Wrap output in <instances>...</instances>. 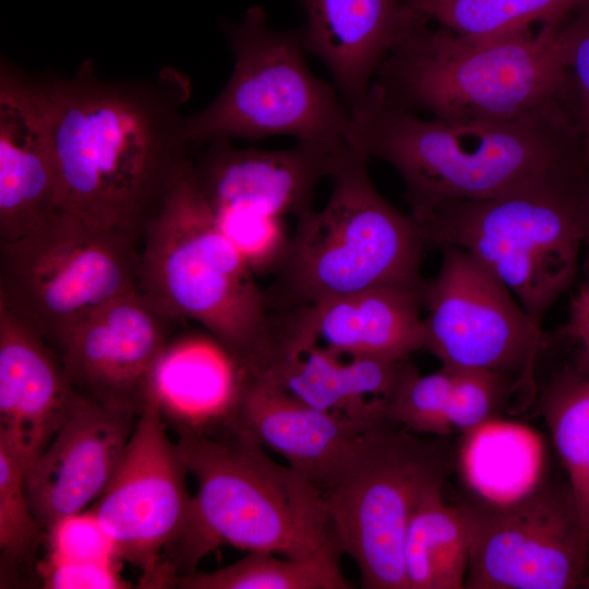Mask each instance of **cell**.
<instances>
[{"label": "cell", "instance_id": "obj_1", "mask_svg": "<svg viewBox=\"0 0 589 589\" xmlns=\"http://www.w3.org/2000/svg\"><path fill=\"white\" fill-rule=\"evenodd\" d=\"M61 209L103 229L142 231L180 165L192 154L182 107L187 75L100 79L91 59L46 81Z\"/></svg>", "mask_w": 589, "mask_h": 589}, {"label": "cell", "instance_id": "obj_2", "mask_svg": "<svg viewBox=\"0 0 589 589\" xmlns=\"http://www.w3.org/2000/svg\"><path fill=\"white\" fill-rule=\"evenodd\" d=\"M350 116V146L397 171L414 219L450 201L496 195L584 153L566 104L502 122L445 120L388 105L370 88Z\"/></svg>", "mask_w": 589, "mask_h": 589}, {"label": "cell", "instance_id": "obj_3", "mask_svg": "<svg viewBox=\"0 0 589 589\" xmlns=\"http://www.w3.org/2000/svg\"><path fill=\"white\" fill-rule=\"evenodd\" d=\"M177 430L197 490L188 528L165 558L175 580L195 572L202 557L221 544L289 558L339 550L316 484L276 462L244 429L226 418L203 429Z\"/></svg>", "mask_w": 589, "mask_h": 589}, {"label": "cell", "instance_id": "obj_4", "mask_svg": "<svg viewBox=\"0 0 589 589\" xmlns=\"http://www.w3.org/2000/svg\"><path fill=\"white\" fill-rule=\"evenodd\" d=\"M562 23L467 36L421 22L389 52L371 88L388 105L445 120L502 122L574 107Z\"/></svg>", "mask_w": 589, "mask_h": 589}, {"label": "cell", "instance_id": "obj_5", "mask_svg": "<svg viewBox=\"0 0 589 589\" xmlns=\"http://www.w3.org/2000/svg\"><path fill=\"white\" fill-rule=\"evenodd\" d=\"M137 289L170 323L200 324L243 371L267 364L273 329L264 289L218 226L192 155L142 231Z\"/></svg>", "mask_w": 589, "mask_h": 589}, {"label": "cell", "instance_id": "obj_6", "mask_svg": "<svg viewBox=\"0 0 589 589\" xmlns=\"http://www.w3.org/2000/svg\"><path fill=\"white\" fill-rule=\"evenodd\" d=\"M414 220L429 249L470 254L541 326L577 273L585 239L584 158L490 197L444 203Z\"/></svg>", "mask_w": 589, "mask_h": 589}, {"label": "cell", "instance_id": "obj_7", "mask_svg": "<svg viewBox=\"0 0 589 589\" xmlns=\"http://www.w3.org/2000/svg\"><path fill=\"white\" fill-rule=\"evenodd\" d=\"M369 157L352 147L332 175L321 209L297 219L287 252L264 289L271 314L385 285L418 286L425 236L373 184Z\"/></svg>", "mask_w": 589, "mask_h": 589}, {"label": "cell", "instance_id": "obj_8", "mask_svg": "<svg viewBox=\"0 0 589 589\" xmlns=\"http://www.w3.org/2000/svg\"><path fill=\"white\" fill-rule=\"evenodd\" d=\"M446 436L386 422L364 432L317 484L337 545L366 589H408L404 545L422 497L445 485L456 458Z\"/></svg>", "mask_w": 589, "mask_h": 589}, {"label": "cell", "instance_id": "obj_9", "mask_svg": "<svg viewBox=\"0 0 589 589\" xmlns=\"http://www.w3.org/2000/svg\"><path fill=\"white\" fill-rule=\"evenodd\" d=\"M227 34L235 55L231 75L204 109L187 116L192 149L218 139L291 136L297 144L347 153L350 109L334 85L310 70L300 33L276 31L253 7Z\"/></svg>", "mask_w": 589, "mask_h": 589}, {"label": "cell", "instance_id": "obj_10", "mask_svg": "<svg viewBox=\"0 0 589 589\" xmlns=\"http://www.w3.org/2000/svg\"><path fill=\"white\" fill-rule=\"evenodd\" d=\"M140 238L94 227L68 212L0 242V306L57 353L72 330L112 299L134 290Z\"/></svg>", "mask_w": 589, "mask_h": 589}, {"label": "cell", "instance_id": "obj_11", "mask_svg": "<svg viewBox=\"0 0 589 589\" xmlns=\"http://www.w3.org/2000/svg\"><path fill=\"white\" fill-rule=\"evenodd\" d=\"M468 531V589H572L584 585L589 536L566 481L540 480L522 494L460 498Z\"/></svg>", "mask_w": 589, "mask_h": 589}, {"label": "cell", "instance_id": "obj_12", "mask_svg": "<svg viewBox=\"0 0 589 589\" xmlns=\"http://www.w3.org/2000/svg\"><path fill=\"white\" fill-rule=\"evenodd\" d=\"M441 266L424 279L423 349L442 364L488 370L534 393V369L548 335L510 291L470 254L442 249Z\"/></svg>", "mask_w": 589, "mask_h": 589}, {"label": "cell", "instance_id": "obj_13", "mask_svg": "<svg viewBox=\"0 0 589 589\" xmlns=\"http://www.w3.org/2000/svg\"><path fill=\"white\" fill-rule=\"evenodd\" d=\"M188 473L178 444L167 434L155 390L112 479L87 508L110 538L117 557L141 572L144 588H167L165 558L191 517Z\"/></svg>", "mask_w": 589, "mask_h": 589}, {"label": "cell", "instance_id": "obj_14", "mask_svg": "<svg viewBox=\"0 0 589 589\" xmlns=\"http://www.w3.org/2000/svg\"><path fill=\"white\" fill-rule=\"evenodd\" d=\"M173 325L136 288L89 314L57 356L82 395L106 408L140 416L156 390Z\"/></svg>", "mask_w": 589, "mask_h": 589}, {"label": "cell", "instance_id": "obj_15", "mask_svg": "<svg viewBox=\"0 0 589 589\" xmlns=\"http://www.w3.org/2000/svg\"><path fill=\"white\" fill-rule=\"evenodd\" d=\"M0 242L62 212L46 81L0 68Z\"/></svg>", "mask_w": 589, "mask_h": 589}, {"label": "cell", "instance_id": "obj_16", "mask_svg": "<svg viewBox=\"0 0 589 589\" xmlns=\"http://www.w3.org/2000/svg\"><path fill=\"white\" fill-rule=\"evenodd\" d=\"M423 283L372 287L272 314L274 346L313 342L345 357L407 360L423 349Z\"/></svg>", "mask_w": 589, "mask_h": 589}, {"label": "cell", "instance_id": "obj_17", "mask_svg": "<svg viewBox=\"0 0 589 589\" xmlns=\"http://www.w3.org/2000/svg\"><path fill=\"white\" fill-rule=\"evenodd\" d=\"M139 416L85 398L26 470L32 509L47 533L89 508L112 479Z\"/></svg>", "mask_w": 589, "mask_h": 589}, {"label": "cell", "instance_id": "obj_18", "mask_svg": "<svg viewBox=\"0 0 589 589\" xmlns=\"http://www.w3.org/2000/svg\"><path fill=\"white\" fill-rule=\"evenodd\" d=\"M202 147L192 156L193 169L213 209L244 208L296 220L314 209L316 185L352 148L342 155L302 144L280 151L239 148L229 139Z\"/></svg>", "mask_w": 589, "mask_h": 589}, {"label": "cell", "instance_id": "obj_19", "mask_svg": "<svg viewBox=\"0 0 589 589\" xmlns=\"http://www.w3.org/2000/svg\"><path fill=\"white\" fill-rule=\"evenodd\" d=\"M85 398L49 345L0 306V438L26 470Z\"/></svg>", "mask_w": 589, "mask_h": 589}, {"label": "cell", "instance_id": "obj_20", "mask_svg": "<svg viewBox=\"0 0 589 589\" xmlns=\"http://www.w3.org/2000/svg\"><path fill=\"white\" fill-rule=\"evenodd\" d=\"M300 1L304 48L327 68L349 109L365 98L389 52L424 21L405 0Z\"/></svg>", "mask_w": 589, "mask_h": 589}, {"label": "cell", "instance_id": "obj_21", "mask_svg": "<svg viewBox=\"0 0 589 589\" xmlns=\"http://www.w3.org/2000/svg\"><path fill=\"white\" fill-rule=\"evenodd\" d=\"M228 419L262 446L281 456L316 486L360 435L377 426L317 409L289 393L265 372H243Z\"/></svg>", "mask_w": 589, "mask_h": 589}, {"label": "cell", "instance_id": "obj_22", "mask_svg": "<svg viewBox=\"0 0 589 589\" xmlns=\"http://www.w3.org/2000/svg\"><path fill=\"white\" fill-rule=\"evenodd\" d=\"M411 363L345 357L317 344L275 349L265 372L304 402L380 425ZM256 373V372H255Z\"/></svg>", "mask_w": 589, "mask_h": 589}, {"label": "cell", "instance_id": "obj_23", "mask_svg": "<svg viewBox=\"0 0 589 589\" xmlns=\"http://www.w3.org/2000/svg\"><path fill=\"white\" fill-rule=\"evenodd\" d=\"M243 371L214 336L194 335L170 344L156 392L161 410L171 407L177 428L203 429L231 413Z\"/></svg>", "mask_w": 589, "mask_h": 589}, {"label": "cell", "instance_id": "obj_24", "mask_svg": "<svg viewBox=\"0 0 589 589\" xmlns=\"http://www.w3.org/2000/svg\"><path fill=\"white\" fill-rule=\"evenodd\" d=\"M469 564L465 519L444 497V485L428 492L410 519L404 545L408 589H462Z\"/></svg>", "mask_w": 589, "mask_h": 589}, {"label": "cell", "instance_id": "obj_25", "mask_svg": "<svg viewBox=\"0 0 589 589\" xmlns=\"http://www.w3.org/2000/svg\"><path fill=\"white\" fill-rule=\"evenodd\" d=\"M540 412L589 536V366L577 361L556 372L540 395Z\"/></svg>", "mask_w": 589, "mask_h": 589}, {"label": "cell", "instance_id": "obj_26", "mask_svg": "<svg viewBox=\"0 0 589 589\" xmlns=\"http://www.w3.org/2000/svg\"><path fill=\"white\" fill-rule=\"evenodd\" d=\"M341 552L328 549L306 558L271 552H247L239 561L214 572L178 577L181 589H350L339 565Z\"/></svg>", "mask_w": 589, "mask_h": 589}, {"label": "cell", "instance_id": "obj_27", "mask_svg": "<svg viewBox=\"0 0 589 589\" xmlns=\"http://www.w3.org/2000/svg\"><path fill=\"white\" fill-rule=\"evenodd\" d=\"M585 0H405L423 20L467 36L562 23Z\"/></svg>", "mask_w": 589, "mask_h": 589}, {"label": "cell", "instance_id": "obj_28", "mask_svg": "<svg viewBox=\"0 0 589 589\" xmlns=\"http://www.w3.org/2000/svg\"><path fill=\"white\" fill-rule=\"evenodd\" d=\"M26 467L0 438V566L1 585L14 584L31 570L46 532L37 520L25 484ZM1 586V587H2Z\"/></svg>", "mask_w": 589, "mask_h": 589}, {"label": "cell", "instance_id": "obj_29", "mask_svg": "<svg viewBox=\"0 0 589 589\" xmlns=\"http://www.w3.org/2000/svg\"><path fill=\"white\" fill-rule=\"evenodd\" d=\"M453 380L452 365L442 364L436 372L423 375L411 363L390 406L389 422L421 435H450Z\"/></svg>", "mask_w": 589, "mask_h": 589}, {"label": "cell", "instance_id": "obj_30", "mask_svg": "<svg viewBox=\"0 0 589 589\" xmlns=\"http://www.w3.org/2000/svg\"><path fill=\"white\" fill-rule=\"evenodd\" d=\"M213 212L221 231L253 274L273 275L283 262L290 240L284 218L244 208Z\"/></svg>", "mask_w": 589, "mask_h": 589}, {"label": "cell", "instance_id": "obj_31", "mask_svg": "<svg viewBox=\"0 0 589 589\" xmlns=\"http://www.w3.org/2000/svg\"><path fill=\"white\" fill-rule=\"evenodd\" d=\"M452 366L454 380L448 419L453 432L465 433L500 419L509 397L517 389H522L516 378L506 374Z\"/></svg>", "mask_w": 589, "mask_h": 589}, {"label": "cell", "instance_id": "obj_32", "mask_svg": "<svg viewBox=\"0 0 589 589\" xmlns=\"http://www.w3.org/2000/svg\"><path fill=\"white\" fill-rule=\"evenodd\" d=\"M561 36L585 153L589 149V0L562 23Z\"/></svg>", "mask_w": 589, "mask_h": 589}, {"label": "cell", "instance_id": "obj_33", "mask_svg": "<svg viewBox=\"0 0 589 589\" xmlns=\"http://www.w3.org/2000/svg\"><path fill=\"white\" fill-rule=\"evenodd\" d=\"M49 557L72 562H119L113 544L88 510L67 517L47 533Z\"/></svg>", "mask_w": 589, "mask_h": 589}, {"label": "cell", "instance_id": "obj_34", "mask_svg": "<svg viewBox=\"0 0 589 589\" xmlns=\"http://www.w3.org/2000/svg\"><path fill=\"white\" fill-rule=\"evenodd\" d=\"M37 569L44 588L119 589L129 587L119 574L117 562H72L48 557Z\"/></svg>", "mask_w": 589, "mask_h": 589}, {"label": "cell", "instance_id": "obj_35", "mask_svg": "<svg viewBox=\"0 0 589 589\" xmlns=\"http://www.w3.org/2000/svg\"><path fill=\"white\" fill-rule=\"evenodd\" d=\"M563 332L578 346L577 361L589 366V280L573 296Z\"/></svg>", "mask_w": 589, "mask_h": 589}, {"label": "cell", "instance_id": "obj_36", "mask_svg": "<svg viewBox=\"0 0 589 589\" xmlns=\"http://www.w3.org/2000/svg\"><path fill=\"white\" fill-rule=\"evenodd\" d=\"M585 160V239L584 245L588 248V257L587 263L589 265V158H584ZM589 269V267H588ZM589 280V278L587 279Z\"/></svg>", "mask_w": 589, "mask_h": 589}, {"label": "cell", "instance_id": "obj_37", "mask_svg": "<svg viewBox=\"0 0 589 589\" xmlns=\"http://www.w3.org/2000/svg\"><path fill=\"white\" fill-rule=\"evenodd\" d=\"M588 562H589V544H588ZM584 586L589 588V575L586 577Z\"/></svg>", "mask_w": 589, "mask_h": 589}, {"label": "cell", "instance_id": "obj_38", "mask_svg": "<svg viewBox=\"0 0 589 589\" xmlns=\"http://www.w3.org/2000/svg\"><path fill=\"white\" fill-rule=\"evenodd\" d=\"M584 157L585 158H589V149L587 152L584 153Z\"/></svg>", "mask_w": 589, "mask_h": 589}]
</instances>
